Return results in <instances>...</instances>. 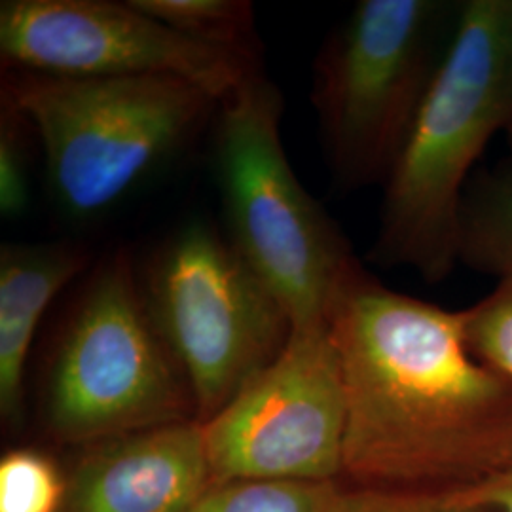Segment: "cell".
<instances>
[{
  "label": "cell",
  "instance_id": "cell-1",
  "mask_svg": "<svg viewBox=\"0 0 512 512\" xmlns=\"http://www.w3.org/2000/svg\"><path fill=\"white\" fill-rule=\"evenodd\" d=\"M463 310L387 289L361 266L329 317L346 393L342 478L475 490L512 458V385L469 348Z\"/></svg>",
  "mask_w": 512,
  "mask_h": 512
},
{
  "label": "cell",
  "instance_id": "cell-2",
  "mask_svg": "<svg viewBox=\"0 0 512 512\" xmlns=\"http://www.w3.org/2000/svg\"><path fill=\"white\" fill-rule=\"evenodd\" d=\"M512 126V0H467L384 184L368 258L440 283L458 264L459 213L478 158Z\"/></svg>",
  "mask_w": 512,
  "mask_h": 512
},
{
  "label": "cell",
  "instance_id": "cell-3",
  "mask_svg": "<svg viewBox=\"0 0 512 512\" xmlns=\"http://www.w3.org/2000/svg\"><path fill=\"white\" fill-rule=\"evenodd\" d=\"M0 101L27 120L57 207L110 211L207 128L219 101L173 76L67 78L2 71Z\"/></svg>",
  "mask_w": 512,
  "mask_h": 512
},
{
  "label": "cell",
  "instance_id": "cell-4",
  "mask_svg": "<svg viewBox=\"0 0 512 512\" xmlns=\"http://www.w3.org/2000/svg\"><path fill=\"white\" fill-rule=\"evenodd\" d=\"M283 95L262 71L219 101L213 164L226 238L270 287L294 329L329 325L361 264L300 183L281 141Z\"/></svg>",
  "mask_w": 512,
  "mask_h": 512
},
{
  "label": "cell",
  "instance_id": "cell-5",
  "mask_svg": "<svg viewBox=\"0 0 512 512\" xmlns=\"http://www.w3.org/2000/svg\"><path fill=\"white\" fill-rule=\"evenodd\" d=\"M459 4L361 0L315 59L311 103L344 190L384 186L458 21Z\"/></svg>",
  "mask_w": 512,
  "mask_h": 512
},
{
  "label": "cell",
  "instance_id": "cell-6",
  "mask_svg": "<svg viewBox=\"0 0 512 512\" xmlns=\"http://www.w3.org/2000/svg\"><path fill=\"white\" fill-rule=\"evenodd\" d=\"M190 387L154 327L128 253L105 258L74 298L48 370L57 439L95 444L188 420Z\"/></svg>",
  "mask_w": 512,
  "mask_h": 512
},
{
  "label": "cell",
  "instance_id": "cell-7",
  "mask_svg": "<svg viewBox=\"0 0 512 512\" xmlns=\"http://www.w3.org/2000/svg\"><path fill=\"white\" fill-rule=\"evenodd\" d=\"M139 283L200 421L272 365L293 334L291 317L270 287L230 239L202 220L165 239Z\"/></svg>",
  "mask_w": 512,
  "mask_h": 512
},
{
  "label": "cell",
  "instance_id": "cell-8",
  "mask_svg": "<svg viewBox=\"0 0 512 512\" xmlns=\"http://www.w3.org/2000/svg\"><path fill=\"white\" fill-rule=\"evenodd\" d=\"M202 429L213 482L342 480L346 393L329 325L294 329Z\"/></svg>",
  "mask_w": 512,
  "mask_h": 512
},
{
  "label": "cell",
  "instance_id": "cell-9",
  "mask_svg": "<svg viewBox=\"0 0 512 512\" xmlns=\"http://www.w3.org/2000/svg\"><path fill=\"white\" fill-rule=\"evenodd\" d=\"M2 71L131 78L173 76L217 101L262 63L194 42L133 2L4 0L0 4Z\"/></svg>",
  "mask_w": 512,
  "mask_h": 512
},
{
  "label": "cell",
  "instance_id": "cell-10",
  "mask_svg": "<svg viewBox=\"0 0 512 512\" xmlns=\"http://www.w3.org/2000/svg\"><path fill=\"white\" fill-rule=\"evenodd\" d=\"M211 484L202 421H175L90 444L63 512H188Z\"/></svg>",
  "mask_w": 512,
  "mask_h": 512
},
{
  "label": "cell",
  "instance_id": "cell-11",
  "mask_svg": "<svg viewBox=\"0 0 512 512\" xmlns=\"http://www.w3.org/2000/svg\"><path fill=\"white\" fill-rule=\"evenodd\" d=\"M88 260L73 243H6L0 249V412L10 425L23 416L25 365L38 325Z\"/></svg>",
  "mask_w": 512,
  "mask_h": 512
},
{
  "label": "cell",
  "instance_id": "cell-12",
  "mask_svg": "<svg viewBox=\"0 0 512 512\" xmlns=\"http://www.w3.org/2000/svg\"><path fill=\"white\" fill-rule=\"evenodd\" d=\"M458 262L480 274L512 279V167L482 173L463 196Z\"/></svg>",
  "mask_w": 512,
  "mask_h": 512
},
{
  "label": "cell",
  "instance_id": "cell-13",
  "mask_svg": "<svg viewBox=\"0 0 512 512\" xmlns=\"http://www.w3.org/2000/svg\"><path fill=\"white\" fill-rule=\"evenodd\" d=\"M183 37L260 61L255 8L247 0H131Z\"/></svg>",
  "mask_w": 512,
  "mask_h": 512
},
{
  "label": "cell",
  "instance_id": "cell-14",
  "mask_svg": "<svg viewBox=\"0 0 512 512\" xmlns=\"http://www.w3.org/2000/svg\"><path fill=\"white\" fill-rule=\"evenodd\" d=\"M340 482H213L188 512H325Z\"/></svg>",
  "mask_w": 512,
  "mask_h": 512
},
{
  "label": "cell",
  "instance_id": "cell-15",
  "mask_svg": "<svg viewBox=\"0 0 512 512\" xmlns=\"http://www.w3.org/2000/svg\"><path fill=\"white\" fill-rule=\"evenodd\" d=\"M67 480L44 454L19 448L0 459V512H63Z\"/></svg>",
  "mask_w": 512,
  "mask_h": 512
},
{
  "label": "cell",
  "instance_id": "cell-16",
  "mask_svg": "<svg viewBox=\"0 0 512 512\" xmlns=\"http://www.w3.org/2000/svg\"><path fill=\"white\" fill-rule=\"evenodd\" d=\"M325 512H499L469 490H401L340 486Z\"/></svg>",
  "mask_w": 512,
  "mask_h": 512
},
{
  "label": "cell",
  "instance_id": "cell-17",
  "mask_svg": "<svg viewBox=\"0 0 512 512\" xmlns=\"http://www.w3.org/2000/svg\"><path fill=\"white\" fill-rule=\"evenodd\" d=\"M471 351L512 385V279H501L492 293L463 310Z\"/></svg>",
  "mask_w": 512,
  "mask_h": 512
},
{
  "label": "cell",
  "instance_id": "cell-18",
  "mask_svg": "<svg viewBox=\"0 0 512 512\" xmlns=\"http://www.w3.org/2000/svg\"><path fill=\"white\" fill-rule=\"evenodd\" d=\"M31 145L33 129L18 110L0 101V213L19 219L31 203Z\"/></svg>",
  "mask_w": 512,
  "mask_h": 512
},
{
  "label": "cell",
  "instance_id": "cell-19",
  "mask_svg": "<svg viewBox=\"0 0 512 512\" xmlns=\"http://www.w3.org/2000/svg\"><path fill=\"white\" fill-rule=\"evenodd\" d=\"M469 492L499 512H512V458L499 473Z\"/></svg>",
  "mask_w": 512,
  "mask_h": 512
},
{
  "label": "cell",
  "instance_id": "cell-20",
  "mask_svg": "<svg viewBox=\"0 0 512 512\" xmlns=\"http://www.w3.org/2000/svg\"><path fill=\"white\" fill-rule=\"evenodd\" d=\"M507 139H509V145H511L512 148V126L509 128V131H507Z\"/></svg>",
  "mask_w": 512,
  "mask_h": 512
}]
</instances>
